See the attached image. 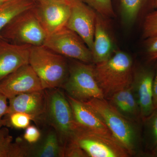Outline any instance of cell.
I'll list each match as a JSON object with an SVG mask.
<instances>
[{
    "mask_svg": "<svg viewBox=\"0 0 157 157\" xmlns=\"http://www.w3.org/2000/svg\"><path fill=\"white\" fill-rule=\"evenodd\" d=\"M36 4L44 2H69L70 0H33Z\"/></svg>",
    "mask_w": 157,
    "mask_h": 157,
    "instance_id": "1f68e13d",
    "label": "cell"
},
{
    "mask_svg": "<svg viewBox=\"0 0 157 157\" xmlns=\"http://www.w3.org/2000/svg\"><path fill=\"white\" fill-rule=\"evenodd\" d=\"M98 14L105 17H114L115 14L112 0H82Z\"/></svg>",
    "mask_w": 157,
    "mask_h": 157,
    "instance_id": "7402d4cb",
    "label": "cell"
},
{
    "mask_svg": "<svg viewBox=\"0 0 157 157\" xmlns=\"http://www.w3.org/2000/svg\"><path fill=\"white\" fill-rule=\"evenodd\" d=\"M10 125L15 128L26 129L30 125L33 118L31 115L21 112H15L8 115Z\"/></svg>",
    "mask_w": 157,
    "mask_h": 157,
    "instance_id": "cb8c5ba5",
    "label": "cell"
},
{
    "mask_svg": "<svg viewBox=\"0 0 157 157\" xmlns=\"http://www.w3.org/2000/svg\"><path fill=\"white\" fill-rule=\"evenodd\" d=\"M9 135L8 130L7 129H1L0 130V142L5 140Z\"/></svg>",
    "mask_w": 157,
    "mask_h": 157,
    "instance_id": "4dcf8cb0",
    "label": "cell"
},
{
    "mask_svg": "<svg viewBox=\"0 0 157 157\" xmlns=\"http://www.w3.org/2000/svg\"><path fill=\"white\" fill-rule=\"evenodd\" d=\"M12 137L9 135L0 142V157H10Z\"/></svg>",
    "mask_w": 157,
    "mask_h": 157,
    "instance_id": "83f0119b",
    "label": "cell"
},
{
    "mask_svg": "<svg viewBox=\"0 0 157 157\" xmlns=\"http://www.w3.org/2000/svg\"><path fill=\"white\" fill-rule=\"evenodd\" d=\"M43 90L40 79L29 63L21 66L0 82V92L8 99L20 94Z\"/></svg>",
    "mask_w": 157,
    "mask_h": 157,
    "instance_id": "8fae6325",
    "label": "cell"
},
{
    "mask_svg": "<svg viewBox=\"0 0 157 157\" xmlns=\"http://www.w3.org/2000/svg\"><path fill=\"white\" fill-rule=\"evenodd\" d=\"M34 7L21 12L8 23L1 31V39L15 45H43L47 34L37 17Z\"/></svg>",
    "mask_w": 157,
    "mask_h": 157,
    "instance_id": "8992f818",
    "label": "cell"
},
{
    "mask_svg": "<svg viewBox=\"0 0 157 157\" xmlns=\"http://www.w3.org/2000/svg\"><path fill=\"white\" fill-rule=\"evenodd\" d=\"M46 119L58 136L63 149L73 140L75 122L66 94L60 88L45 89Z\"/></svg>",
    "mask_w": 157,
    "mask_h": 157,
    "instance_id": "277c9868",
    "label": "cell"
},
{
    "mask_svg": "<svg viewBox=\"0 0 157 157\" xmlns=\"http://www.w3.org/2000/svg\"><path fill=\"white\" fill-rule=\"evenodd\" d=\"M9 100L8 115L24 113L31 115L36 122L45 121L47 101L45 90L20 94Z\"/></svg>",
    "mask_w": 157,
    "mask_h": 157,
    "instance_id": "4fadbf2b",
    "label": "cell"
},
{
    "mask_svg": "<svg viewBox=\"0 0 157 157\" xmlns=\"http://www.w3.org/2000/svg\"><path fill=\"white\" fill-rule=\"evenodd\" d=\"M66 94L76 124L96 133L113 136L103 119L95 109L85 102Z\"/></svg>",
    "mask_w": 157,
    "mask_h": 157,
    "instance_id": "9a60e30c",
    "label": "cell"
},
{
    "mask_svg": "<svg viewBox=\"0 0 157 157\" xmlns=\"http://www.w3.org/2000/svg\"><path fill=\"white\" fill-rule=\"evenodd\" d=\"M3 1V0H0V2H2V1Z\"/></svg>",
    "mask_w": 157,
    "mask_h": 157,
    "instance_id": "e575fe53",
    "label": "cell"
},
{
    "mask_svg": "<svg viewBox=\"0 0 157 157\" xmlns=\"http://www.w3.org/2000/svg\"><path fill=\"white\" fill-rule=\"evenodd\" d=\"M8 99L6 96L0 92V130L2 129V127L5 124V121L2 119V117L7 114L8 112L9 108L7 102Z\"/></svg>",
    "mask_w": 157,
    "mask_h": 157,
    "instance_id": "f1b7e54d",
    "label": "cell"
},
{
    "mask_svg": "<svg viewBox=\"0 0 157 157\" xmlns=\"http://www.w3.org/2000/svg\"><path fill=\"white\" fill-rule=\"evenodd\" d=\"M157 35V10L148 13L144 19L142 37L145 39Z\"/></svg>",
    "mask_w": 157,
    "mask_h": 157,
    "instance_id": "603a6c76",
    "label": "cell"
},
{
    "mask_svg": "<svg viewBox=\"0 0 157 157\" xmlns=\"http://www.w3.org/2000/svg\"><path fill=\"white\" fill-rule=\"evenodd\" d=\"M87 155L73 140L64 150V157H87Z\"/></svg>",
    "mask_w": 157,
    "mask_h": 157,
    "instance_id": "484cf974",
    "label": "cell"
},
{
    "mask_svg": "<svg viewBox=\"0 0 157 157\" xmlns=\"http://www.w3.org/2000/svg\"><path fill=\"white\" fill-rule=\"evenodd\" d=\"M32 157H64V151L54 129L49 130L41 145L33 148Z\"/></svg>",
    "mask_w": 157,
    "mask_h": 157,
    "instance_id": "d6986e66",
    "label": "cell"
},
{
    "mask_svg": "<svg viewBox=\"0 0 157 157\" xmlns=\"http://www.w3.org/2000/svg\"><path fill=\"white\" fill-rule=\"evenodd\" d=\"M107 100L128 119L138 122L142 121L140 107L131 86L115 93Z\"/></svg>",
    "mask_w": 157,
    "mask_h": 157,
    "instance_id": "e0dca14e",
    "label": "cell"
},
{
    "mask_svg": "<svg viewBox=\"0 0 157 157\" xmlns=\"http://www.w3.org/2000/svg\"><path fill=\"white\" fill-rule=\"evenodd\" d=\"M70 2H44L36 4L34 11L47 36L66 27L70 14Z\"/></svg>",
    "mask_w": 157,
    "mask_h": 157,
    "instance_id": "7c38bea8",
    "label": "cell"
},
{
    "mask_svg": "<svg viewBox=\"0 0 157 157\" xmlns=\"http://www.w3.org/2000/svg\"><path fill=\"white\" fill-rule=\"evenodd\" d=\"M142 138L145 155L157 146V108L142 119Z\"/></svg>",
    "mask_w": 157,
    "mask_h": 157,
    "instance_id": "ffe728a7",
    "label": "cell"
},
{
    "mask_svg": "<svg viewBox=\"0 0 157 157\" xmlns=\"http://www.w3.org/2000/svg\"><path fill=\"white\" fill-rule=\"evenodd\" d=\"M153 103L155 109L157 108V59L155 64V72L152 86Z\"/></svg>",
    "mask_w": 157,
    "mask_h": 157,
    "instance_id": "f546056e",
    "label": "cell"
},
{
    "mask_svg": "<svg viewBox=\"0 0 157 157\" xmlns=\"http://www.w3.org/2000/svg\"><path fill=\"white\" fill-rule=\"evenodd\" d=\"M73 140L90 157H128L125 148L113 136L96 133L75 123Z\"/></svg>",
    "mask_w": 157,
    "mask_h": 157,
    "instance_id": "52a82bcc",
    "label": "cell"
},
{
    "mask_svg": "<svg viewBox=\"0 0 157 157\" xmlns=\"http://www.w3.org/2000/svg\"><path fill=\"white\" fill-rule=\"evenodd\" d=\"M148 156L157 157V146L149 154Z\"/></svg>",
    "mask_w": 157,
    "mask_h": 157,
    "instance_id": "d6a6232c",
    "label": "cell"
},
{
    "mask_svg": "<svg viewBox=\"0 0 157 157\" xmlns=\"http://www.w3.org/2000/svg\"><path fill=\"white\" fill-rule=\"evenodd\" d=\"M69 75L62 88L72 98L86 102L94 98L105 99L96 79L94 64L72 59Z\"/></svg>",
    "mask_w": 157,
    "mask_h": 157,
    "instance_id": "5b68a950",
    "label": "cell"
},
{
    "mask_svg": "<svg viewBox=\"0 0 157 157\" xmlns=\"http://www.w3.org/2000/svg\"><path fill=\"white\" fill-rule=\"evenodd\" d=\"M144 50L146 59L151 61L157 59V35L144 39Z\"/></svg>",
    "mask_w": 157,
    "mask_h": 157,
    "instance_id": "d4e9b609",
    "label": "cell"
},
{
    "mask_svg": "<svg viewBox=\"0 0 157 157\" xmlns=\"http://www.w3.org/2000/svg\"><path fill=\"white\" fill-rule=\"evenodd\" d=\"M43 45L67 59L93 63L91 51L76 33L66 27L47 36Z\"/></svg>",
    "mask_w": 157,
    "mask_h": 157,
    "instance_id": "ba28073f",
    "label": "cell"
},
{
    "mask_svg": "<svg viewBox=\"0 0 157 157\" xmlns=\"http://www.w3.org/2000/svg\"><path fill=\"white\" fill-rule=\"evenodd\" d=\"M94 64L96 79L105 99L132 85L135 65L127 52L116 49L107 60Z\"/></svg>",
    "mask_w": 157,
    "mask_h": 157,
    "instance_id": "7a4b0ae2",
    "label": "cell"
},
{
    "mask_svg": "<svg viewBox=\"0 0 157 157\" xmlns=\"http://www.w3.org/2000/svg\"><path fill=\"white\" fill-rule=\"evenodd\" d=\"M116 49L114 40L105 21V17L98 13L91 51L93 63L106 60Z\"/></svg>",
    "mask_w": 157,
    "mask_h": 157,
    "instance_id": "2e32d148",
    "label": "cell"
},
{
    "mask_svg": "<svg viewBox=\"0 0 157 157\" xmlns=\"http://www.w3.org/2000/svg\"><path fill=\"white\" fill-rule=\"evenodd\" d=\"M153 0H120L121 16L124 24L130 26L135 23L147 6L153 7Z\"/></svg>",
    "mask_w": 157,
    "mask_h": 157,
    "instance_id": "44dd1931",
    "label": "cell"
},
{
    "mask_svg": "<svg viewBox=\"0 0 157 157\" xmlns=\"http://www.w3.org/2000/svg\"><path fill=\"white\" fill-rule=\"evenodd\" d=\"M35 6L33 0H3L0 2V33L14 17Z\"/></svg>",
    "mask_w": 157,
    "mask_h": 157,
    "instance_id": "ac0fdd59",
    "label": "cell"
},
{
    "mask_svg": "<svg viewBox=\"0 0 157 157\" xmlns=\"http://www.w3.org/2000/svg\"><path fill=\"white\" fill-rule=\"evenodd\" d=\"M70 5L66 27L76 33L92 51L98 13L82 0H70Z\"/></svg>",
    "mask_w": 157,
    "mask_h": 157,
    "instance_id": "30bf717a",
    "label": "cell"
},
{
    "mask_svg": "<svg viewBox=\"0 0 157 157\" xmlns=\"http://www.w3.org/2000/svg\"><path fill=\"white\" fill-rule=\"evenodd\" d=\"M156 61H151L146 59L145 63L134 67L131 86L140 107L142 120L150 115L155 109L152 86Z\"/></svg>",
    "mask_w": 157,
    "mask_h": 157,
    "instance_id": "9c48e42d",
    "label": "cell"
},
{
    "mask_svg": "<svg viewBox=\"0 0 157 157\" xmlns=\"http://www.w3.org/2000/svg\"><path fill=\"white\" fill-rule=\"evenodd\" d=\"M31 46L15 45L0 39V82L21 66L29 63Z\"/></svg>",
    "mask_w": 157,
    "mask_h": 157,
    "instance_id": "5bb4252c",
    "label": "cell"
},
{
    "mask_svg": "<svg viewBox=\"0 0 157 157\" xmlns=\"http://www.w3.org/2000/svg\"><path fill=\"white\" fill-rule=\"evenodd\" d=\"M41 137V133L38 128L35 126L29 125L26 128L24 139L29 144L36 143Z\"/></svg>",
    "mask_w": 157,
    "mask_h": 157,
    "instance_id": "4316f807",
    "label": "cell"
},
{
    "mask_svg": "<svg viewBox=\"0 0 157 157\" xmlns=\"http://www.w3.org/2000/svg\"><path fill=\"white\" fill-rule=\"evenodd\" d=\"M153 7L154 9H157V0H153Z\"/></svg>",
    "mask_w": 157,
    "mask_h": 157,
    "instance_id": "836d02e7",
    "label": "cell"
},
{
    "mask_svg": "<svg viewBox=\"0 0 157 157\" xmlns=\"http://www.w3.org/2000/svg\"><path fill=\"white\" fill-rule=\"evenodd\" d=\"M29 64L44 90L62 88L68 78L69 65L67 58L43 45L31 46Z\"/></svg>",
    "mask_w": 157,
    "mask_h": 157,
    "instance_id": "3957f363",
    "label": "cell"
},
{
    "mask_svg": "<svg viewBox=\"0 0 157 157\" xmlns=\"http://www.w3.org/2000/svg\"><path fill=\"white\" fill-rule=\"evenodd\" d=\"M85 103L101 116L113 137L130 156L145 155L142 144V121L138 122L128 119L106 99L94 98Z\"/></svg>",
    "mask_w": 157,
    "mask_h": 157,
    "instance_id": "6da1fadb",
    "label": "cell"
}]
</instances>
